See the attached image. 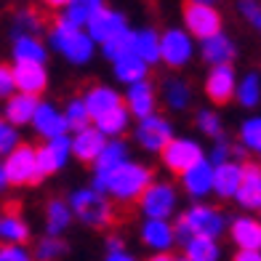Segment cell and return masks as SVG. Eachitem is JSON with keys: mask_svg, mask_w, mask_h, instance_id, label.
I'll return each mask as SVG.
<instances>
[{"mask_svg": "<svg viewBox=\"0 0 261 261\" xmlns=\"http://www.w3.org/2000/svg\"><path fill=\"white\" fill-rule=\"evenodd\" d=\"M227 216L213 208V205H205V203H195L192 208H187L179 221L173 224L176 229V243L187 245L192 237H208V240H216V237L224 234V229H227Z\"/></svg>", "mask_w": 261, "mask_h": 261, "instance_id": "6da1fadb", "label": "cell"}, {"mask_svg": "<svg viewBox=\"0 0 261 261\" xmlns=\"http://www.w3.org/2000/svg\"><path fill=\"white\" fill-rule=\"evenodd\" d=\"M48 45H51V51H56L59 56L67 59V62L75 64V67L88 64L93 59V48H96V43L91 40V35L86 30H77V27L67 24L62 19H56V24L51 27Z\"/></svg>", "mask_w": 261, "mask_h": 261, "instance_id": "7a4b0ae2", "label": "cell"}, {"mask_svg": "<svg viewBox=\"0 0 261 261\" xmlns=\"http://www.w3.org/2000/svg\"><path fill=\"white\" fill-rule=\"evenodd\" d=\"M149 184H152V171L147 168L144 163L128 160L115 173L107 176L101 192L115 197V200H120V203H134V200H139L141 195L147 192Z\"/></svg>", "mask_w": 261, "mask_h": 261, "instance_id": "3957f363", "label": "cell"}, {"mask_svg": "<svg viewBox=\"0 0 261 261\" xmlns=\"http://www.w3.org/2000/svg\"><path fill=\"white\" fill-rule=\"evenodd\" d=\"M69 208H72V216L77 221H83L86 227H93V229H101L112 221V205L107 200L104 192H96L93 187H83V189H75L69 195Z\"/></svg>", "mask_w": 261, "mask_h": 261, "instance_id": "277c9868", "label": "cell"}, {"mask_svg": "<svg viewBox=\"0 0 261 261\" xmlns=\"http://www.w3.org/2000/svg\"><path fill=\"white\" fill-rule=\"evenodd\" d=\"M3 165L11 187H32L43 179L38 168V149L30 144H19L8 158H3Z\"/></svg>", "mask_w": 261, "mask_h": 261, "instance_id": "5b68a950", "label": "cell"}, {"mask_svg": "<svg viewBox=\"0 0 261 261\" xmlns=\"http://www.w3.org/2000/svg\"><path fill=\"white\" fill-rule=\"evenodd\" d=\"M176 205H179V195H176V187L168 181H152L147 192L139 197V208L147 219L168 221L176 213Z\"/></svg>", "mask_w": 261, "mask_h": 261, "instance_id": "8992f818", "label": "cell"}, {"mask_svg": "<svg viewBox=\"0 0 261 261\" xmlns=\"http://www.w3.org/2000/svg\"><path fill=\"white\" fill-rule=\"evenodd\" d=\"M134 136H136V144L144 152H163L173 141V125L168 117L155 112V115H149V117L136 123Z\"/></svg>", "mask_w": 261, "mask_h": 261, "instance_id": "52a82bcc", "label": "cell"}, {"mask_svg": "<svg viewBox=\"0 0 261 261\" xmlns=\"http://www.w3.org/2000/svg\"><path fill=\"white\" fill-rule=\"evenodd\" d=\"M195 56L192 35L181 27H171L160 35V62L168 67H187Z\"/></svg>", "mask_w": 261, "mask_h": 261, "instance_id": "ba28073f", "label": "cell"}, {"mask_svg": "<svg viewBox=\"0 0 261 261\" xmlns=\"http://www.w3.org/2000/svg\"><path fill=\"white\" fill-rule=\"evenodd\" d=\"M163 165L173 173H187L192 165H197L200 160H205V152L203 147L197 144L195 139H187V136H173V141L160 152Z\"/></svg>", "mask_w": 261, "mask_h": 261, "instance_id": "9c48e42d", "label": "cell"}, {"mask_svg": "<svg viewBox=\"0 0 261 261\" xmlns=\"http://www.w3.org/2000/svg\"><path fill=\"white\" fill-rule=\"evenodd\" d=\"M184 24L192 38H200V43L221 32V14L213 6L187 3L184 8Z\"/></svg>", "mask_w": 261, "mask_h": 261, "instance_id": "30bf717a", "label": "cell"}, {"mask_svg": "<svg viewBox=\"0 0 261 261\" xmlns=\"http://www.w3.org/2000/svg\"><path fill=\"white\" fill-rule=\"evenodd\" d=\"M86 32L91 35V40L96 45H107L110 40L120 38V35L130 32L128 27V19L120 14V11H112V8H101L93 14V19L88 21Z\"/></svg>", "mask_w": 261, "mask_h": 261, "instance_id": "8fae6325", "label": "cell"}, {"mask_svg": "<svg viewBox=\"0 0 261 261\" xmlns=\"http://www.w3.org/2000/svg\"><path fill=\"white\" fill-rule=\"evenodd\" d=\"M35 149H38V168H40L43 179H45V176L59 173L69 163V158H72V136L48 139Z\"/></svg>", "mask_w": 261, "mask_h": 261, "instance_id": "7c38bea8", "label": "cell"}, {"mask_svg": "<svg viewBox=\"0 0 261 261\" xmlns=\"http://www.w3.org/2000/svg\"><path fill=\"white\" fill-rule=\"evenodd\" d=\"M123 163H128V144L120 141V139H110L107 147H104V152L99 155V160L93 163V184L91 187L96 189V192H101L107 176L115 173Z\"/></svg>", "mask_w": 261, "mask_h": 261, "instance_id": "4fadbf2b", "label": "cell"}, {"mask_svg": "<svg viewBox=\"0 0 261 261\" xmlns=\"http://www.w3.org/2000/svg\"><path fill=\"white\" fill-rule=\"evenodd\" d=\"M32 130L38 134L43 141L56 139V136H67V120H64V110H59L54 101H40L32 117Z\"/></svg>", "mask_w": 261, "mask_h": 261, "instance_id": "5bb4252c", "label": "cell"}, {"mask_svg": "<svg viewBox=\"0 0 261 261\" xmlns=\"http://www.w3.org/2000/svg\"><path fill=\"white\" fill-rule=\"evenodd\" d=\"M237 77L232 64L227 67H211V72L205 75V96L213 104H227L229 99H234L237 93Z\"/></svg>", "mask_w": 261, "mask_h": 261, "instance_id": "9a60e30c", "label": "cell"}, {"mask_svg": "<svg viewBox=\"0 0 261 261\" xmlns=\"http://www.w3.org/2000/svg\"><path fill=\"white\" fill-rule=\"evenodd\" d=\"M139 237L152 253H168L176 245V229L171 221H160V219H144L139 229Z\"/></svg>", "mask_w": 261, "mask_h": 261, "instance_id": "2e32d148", "label": "cell"}, {"mask_svg": "<svg viewBox=\"0 0 261 261\" xmlns=\"http://www.w3.org/2000/svg\"><path fill=\"white\" fill-rule=\"evenodd\" d=\"M181 187L197 203H203L208 195H213V165L208 163V158L192 165L187 173H181Z\"/></svg>", "mask_w": 261, "mask_h": 261, "instance_id": "e0dca14e", "label": "cell"}, {"mask_svg": "<svg viewBox=\"0 0 261 261\" xmlns=\"http://www.w3.org/2000/svg\"><path fill=\"white\" fill-rule=\"evenodd\" d=\"M11 59H14V64H45L48 62V45L38 35H14Z\"/></svg>", "mask_w": 261, "mask_h": 261, "instance_id": "ac0fdd59", "label": "cell"}, {"mask_svg": "<svg viewBox=\"0 0 261 261\" xmlns=\"http://www.w3.org/2000/svg\"><path fill=\"white\" fill-rule=\"evenodd\" d=\"M107 141L110 139L96 125H88V128L77 130V134H72V155L83 163H96L107 147Z\"/></svg>", "mask_w": 261, "mask_h": 261, "instance_id": "d6986e66", "label": "cell"}, {"mask_svg": "<svg viewBox=\"0 0 261 261\" xmlns=\"http://www.w3.org/2000/svg\"><path fill=\"white\" fill-rule=\"evenodd\" d=\"M229 237L237 251H261V219L237 216L229 224Z\"/></svg>", "mask_w": 261, "mask_h": 261, "instance_id": "ffe728a7", "label": "cell"}, {"mask_svg": "<svg viewBox=\"0 0 261 261\" xmlns=\"http://www.w3.org/2000/svg\"><path fill=\"white\" fill-rule=\"evenodd\" d=\"M243 184V165L237 160L213 165V195L221 200L237 197V189Z\"/></svg>", "mask_w": 261, "mask_h": 261, "instance_id": "44dd1931", "label": "cell"}, {"mask_svg": "<svg viewBox=\"0 0 261 261\" xmlns=\"http://www.w3.org/2000/svg\"><path fill=\"white\" fill-rule=\"evenodd\" d=\"M16 91L27 96H40L48 88V69L45 64H14Z\"/></svg>", "mask_w": 261, "mask_h": 261, "instance_id": "7402d4cb", "label": "cell"}, {"mask_svg": "<svg viewBox=\"0 0 261 261\" xmlns=\"http://www.w3.org/2000/svg\"><path fill=\"white\" fill-rule=\"evenodd\" d=\"M123 104H125V110L134 115L136 120H144V117L155 115V104H158L155 88H152L147 80L144 83H136V86H128Z\"/></svg>", "mask_w": 261, "mask_h": 261, "instance_id": "603a6c76", "label": "cell"}, {"mask_svg": "<svg viewBox=\"0 0 261 261\" xmlns=\"http://www.w3.org/2000/svg\"><path fill=\"white\" fill-rule=\"evenodd\" d=\"M40 99L38 96H27V93H14L8 101H3V117L14 125V128H24V125H32V117H35V110H38Z\"/></svg>", "mask_w": 261, "mask_h": 261, "instance_id": "cb8c5ba5", "label": "cell"}, {"mask_svg": "<svg viewBox=\"0 0 261 261\" xmlns=\"http://www.w3.org/2000/svg\"><path fill=\"white\" fill-rule=\"evenodd\" d=\"M234 200L243 211H261V165H243V184Z\"/></svg>", "mask_w": 261, "mask_h": 261, "instance_id": "d4e9b609", "label": "cell"}, {"mask_svg": "<svg viewBox=\"0 0 261 261\" xmlns=\"http://www.w3.org/2000/svg\"><path fill=\"white\" fill-rule=\"evenodd\" d=\"M83 101H86V107H88L91 120L96 123L99 117H104L107 112H112L115 107H120L123 96L115 88H110V86H93V88H88L86 96H83Z\"/></svg>", "mask_w": 261, "mask_h": 261, "instance_id": "484cf974", "label": "cell"}, {"mask_svg": "<svg viewBox=\"0 0 261 261\" xmlns=\"http://www.w3.org/2000/svg\"><path fill=\"white\" fill-rule=\"evenodd\" d=\"M234 54H237L234 43L224 32H219V35H213V38L200 43V56H203L211 67H227V64H232Z\"/></svg>", "mask_w": 261, "mask_h": 261, "instance_id": "4316f807", "label": "cell"}, {"mask_svg": "<svg viewBox=\"0 0 261 261\" xmlns=\"http://www.w3.org/2000/svg\"><path fill=\"white\" fill-rule=\"evenodd\" d=\"M130 54H136L147 64L160 62V35L152 27L130 30Z\"/></svg>", "mask_w": 261, "mask_h": 261, "instance_id": "83f0119b", "label": "cell"}, {"mask_svg": "<svg viewBox=\"0 0 261 261\" xmlns=\"http://www.w3.org/2000/svg\"><path fill=\"white\" fill-rule=\"evenodd\" d=\"M30 224L16 211H6L0 216V243L3 245H27L30 240Z\"/></svg>", "mask_w": 261, "mask_h": 261, "instance_id": "f1b7e54d", "label": "cell"}, {"mask_svg": "<svg viewBox=\"0 0 261 261\" xmlns=\"http://www.w3.org/2000/svg\"><path fill=\"white\" fill-rule=\"evenodd\" d=\"M72 208H69L67 200H48L45 203V234H51V237H62L67 229H69V224H72Z\"/></svg>", "mask_w": 261, "mask_h": 261, "instance_id": "f546056e", "label": "cell"}, {"mask_svg": "<svg viewBox=\"0 0 261 261\" xmlns=\"http://www.w3.org/2000/svg\"><path fill=\"white\" fill-rule=\"evenodd\" d=\"M112 69H115V77L120 80L123 86H136V83L147 80L149 64L141 62L136 54H125V56L117 59V62H112Z\"/></svg>", "mask_w": 261, "mask_h": 261, "instance_id": "4dcf8cb0", "label": "cell"}, {"mask_svg": "<svg viewBox=\"0 0 261 261\" xmlns=\"http://www.w3.org/2000/svg\"><path fill=\"white\" fill-rule=\"evenodd\" d=\"M104 8V0H72L64 11H62V21H67V24H72L77 30H86L88 21L93 19V14L96 11Z\"/></svg>", "mask_w": 261, "mask_h": 261, "instance_id": "1f68e13d", "label": "cell"}, {"mask_svg": "<svg viewBox=\"0 0 261 261\" xmlns=\"http://www.w3.org/2000/svg\"><path fill=\"white\" fill-rule=\"evenodd\" d=\"M93 125H96L107 139H120V134H125L128 125H130V112L125 110V104H120V107H115L112 112H107L104 117H99Z\"/></svg>", "mask_w": 261, "mask_h": 261, "instance_id": "d6a6232c", "label": "cell"}, {"mask_svg": "<svg viewBox=\"0 0 261 261\" xmlns=\"http://www.w3.org/2000/svg\"><path fill=\"white\" fill-rule=\"evenodd\" d=\"M163 101L171 107V110H187L189 101H192V88L189 83L181 77H168L163 83Z\"/></svg>", "mask_w": 261, "mask_h": 261, "instance_id": "836d02e7", "label": "cell"}, {"mask_svg": "<svg viewBox=\"0 0 261 261\" xmlns=\"http://www.w3.org/2000/svg\"><path fill=\"white\" fill-rule=\"evenodd\" d=\"M234 99L240 101L245 110H256V107L261 104V77L256 72H245L240 80H237Z\"/></svg>", "mask_w": 261, "mask_h": 261, "instance_id": "e575fe53", "label": "cell"}, {"mask_svg": "<svg viewBox=\"0 0 261 261\" xmlns=\"http://www.w3.org/2000/svg\"><path fill=\"white\" fill-rule=\"evenodd\" d=\"M184 258L187 261H219L221 248L216 240H208V237H192L184 245Z\"/></svg>", "mask_w": 261, "mask_h": 261, "instance_id": "d590c367", "label": "cell"}, {"mask_svg": "<svg viewBox=\"0 0 261 261\" xmlns=\"http://www.w3.org/2000/svg\"><path fill=\"white\" fill-rule=\"evenodd\" d=\"M67 253V243L62 237H51V234H43L32 248V258L35 261H59Z\"/></svg>", "mask_w": 261, "mask_h": 261, "instance_id": "8d00e7d4", "label": "cell"}, {"mask_svg": "<svg viewBox=\"0 0 261 261\" xmlns=\"http://www.w3.org/2000/svg\"><path fill=\"white\" fill-rule=\"evenodd\" d=\"M64 120H67V128L75 130V134L91 125V115H88V107H86V101H83V96H75V99L67 101Z\"/></svg>", "mask_w": 261, "mask_h": 261, "instance_id": "74e56055", "label": "cell"}, {"mask_svg": "<svg viewBox=\"0 0 261 261\" xmlns=\"http://www.w3.org/2000/svg\"><path fill=\"white\" fill-rule=\"evenodd\" d=\"M40 30H43V19L38 11L19 8L14 14V35H38L40 38Z\"/></svg>", "mask_w": 261, "mask_h": 261, "instance_id": "f35d334b", "label": "cell"}, {"mask_svg": "<svg viewBox=\"0 0 261 261\" xmlns=\"http://www.w3.org/2000/svg\"><path fill=\"white\" fill-rule=\"evenodd\" d=\"M240 147L248 152H261V115H251L240 125Z\"/></svg>", "mask_w": 261, "mask_h": 261, "instance_id": "ab89813d", "label": "cell"}, {"mask_svg": "<svg viewBox=\"0 0 261 261\" xmlns=\"http://www.w3.org/2000/svg\"><path fill=\"white\" fill-rule=\"evenodd\" d=\"M21 144V134H19V128H14L3 115H0V160L8 158L11 152H14L16 147Z\"/></svg>", "mask_w": 261, "mask_h": 261, "instance_id": "60d3db41", "label": "cell"}, {"mask_svg": "<svg viewBox=\"0 0 261 261\" xmlns=\"http://www.w3.org/2000/svg\"><path fill=\"white\" fill-rule=\"evenodd\" d=\"M195 125L203 130L205 136H213V139L221 134V117H219V112H213V110H200L195 115Z\"/></svg>", "mask_w": 261, "mask_h": 261, "instance_id": "b9f144b4", "label": "cell"}, {"mask_svg": "<svg viewBox=\"0 0 261 261\" xmlns=\"http://www.w3.org/2000/svg\"><path fill=\"white\" fill-rule=\"evenodd\" d=\"M237 11H240V16L256 32H261V3L258 0H237Z\"/></svg>", "mask_w": 261, "mask_h": 261, "instance_id": "7bdbcfd3", "label": "cell"}, {"mask_svg": "<svg viewBox=\"0 0 261 261\" xmlns=\"http://www.w3.org/2000/svg\"><path fill=\"white\" fill-rule=\"evenodd\" d=\"M101 51H104V56L110 59V62H117L120 56L130 54V32H125V35H120V38L110 40L107 45H101Z\"/></svg>", "mask_w": 261, "mask_h": 261, "instance_id": "ee69618b", "label": "cell"}, {"mask_svg": "<svg viewBox=\"0 0 261 261\" xmlns=\"http://www.w3.org/2000/svg\"><path fill=\"white\" fill-rule=\"evenodd\" d=\"M16 93L14 64H0V101H8Z\"/></svg>", "mask_w": 261, "mask_h": 261, "instance_id": "f6af8a7d", "label": "cell"}, {"mask_svg": "<svg viewBox=\"0 0 261 261\" xmlns=\"http://www.w3.org/2000/svg\"><path fill=\"white\" fill-rule=\"evenodd\" d=\"M0 261H35L27 245H3L0 243Z\"/></svg>", "mask_w": 261, "mask_h": 261, "instance_id": "bcb514c9", "label": "cell"}, {"mask_svg": "<svg viewBox=\"0 0 261 261\" xmlns=\"http://www.w3.org/2000/svg\"><path fill=\"white\" fill-rule=\"evenodd\" d=\"M229 155H232V147L227 144V141H216L208 155V163L211 165H221V163H229Z\"/></svg>", "mask_w": 261, "mask_h": 261, "instance_id": "7dc6e473", "label": "cell"}, {"mask_svg": "<svg viewBox=\"0 0 261 261\" xmlns=\"http://www.w3.org/2000/svg\"><path fill=\"white\" fill-rule=\"evenodd\" d=\"M232 261H261V251H237Z\"/></svg>", "mask_w": 261, "mask_h": 261, "instance_id": "c3c4849f", "label": "cell"}, {"mask_svg": "<svg viewBox=\"0 0 261 261\" xmlns=\"http://www.w3.org/2000/svg\"><path fill=\"white\" fill-rule=\"evenodd\" d=\"M104 261H139L136 256H130L128 251H115V253H107Z\"/></svg>", "mask_w": 261, "mask_h": 261, "instance_id": "681fc988", "label": "cell"}, {"mask_svg": "<svg viewBox=\"0 0 261 261\" xmlns=\"http://www.w3.org/2000/svg\"><path fill=\"white\" fill-rule=\"evenodd\" d=\"M115 251H125L120 237H110V240H107V253H115Z\"/></svg>", "mask_w": 261, "mask_h": 261, "instance_id": "f907efd6", "label": "cell"}, {"mask_svg": "<svg viewBox=\"0 0 261 261\" xmlns=\"http://www.w3.org/2000/svg\"><path fill=\"white\" fill-rule=\"evenodd\" d=\"M11 184H8V176H6V165H3V160H0V195L6 192Z\"/></svg>", "mask_w": 261, "mask_h": 261, "instance_id": "816d5d0a", "label": "cell"}, {"mask_svg": "<svg viewBox=\"0 0 261 261\" xmlns=\"http://www.w3.org/2000/svg\"><path fill=\"white\" fill-rule=\"evenodd\" d=\"M69 3H72V0H43V6H48V8H67Z\"/></svg>", "mask_w": 261, "mask_h": 261, "instance_id": "f5cc1de1", "label": "cell"}, {"mask_svg": "<svg viewBox=\"0 0 261 261\" xmlns=\"http://www.w3.org/2000/svg\"><path fill=\"white\" fill-rule=\"evenodd\" d=\"M147 261H176L171 253H152V258H147Z\"/></svg>", "mask_w": 261, "mask_h": 261, "instance_id": "db71d44e", "label": "cell"}, {"mask_svg": "<svg viewBox=\"0 0 261 261\" xmlns=\"http://www.w3.org/2000/svg\"><path fill=\"white\" fill-rule=\"evenodd\" d=\"M189 3H200V6H211L213 0H189Z\"/></svg>", "mask_w": 261, "mask_h": 261, "instance_id": "11a10c76", "label": "cell"}, {"mask_svg": "<svg viewBox=\"0 0 261 261\" xmlns=\"http://www.w3.org/2000/svg\"><path fill=\"white\" fill-rule=\"evenodd\" d=\"M176 261H187V258H176Z\"/></svg>", "mask_w": 261, "mask_h": 261, "instance_id": "9f6ffc18", "label": "cell"}]
</instances>
